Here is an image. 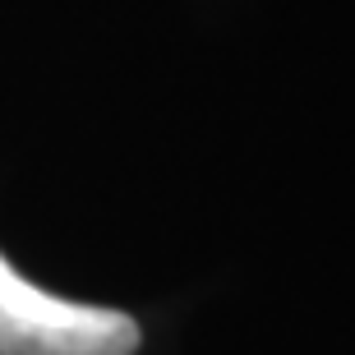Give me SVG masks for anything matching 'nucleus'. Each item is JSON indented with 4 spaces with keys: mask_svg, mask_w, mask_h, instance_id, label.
<instances>
[{
    "mask_svg": "<svg viewBox=\"0 0 355 355\" xmlns=\"http://www.w3.org/2000/svg\"><path fill=\"white\" fill-rule=\"evenodd\" d=\"M139 323L120 309L60 300L0 254V355H134Z\"/></svg>",
    "mask_w": 355,
    "mask_h": 355,
    "instance_id": "nucleus-1",
    "label": "nucleus"
}]
</instances>
